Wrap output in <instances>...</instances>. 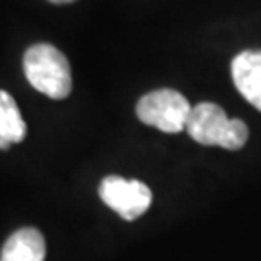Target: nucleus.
<instances>
[{
    "label": "nucleus",
    "instance_id": "nucleus-1",
    "mask_svg": "<svg viewBox=\"0 0 261 261\" xmlns=\"http://www.w3.org/2000/svg\"><path fill=\"white\" fill-rule=\"evenodd\" d=\"M186 130L190 138L201 145H217L228 151L242 149L250 136L246 122L228 118L226 112L215 103H199L192 107Z\"/></svg>",
    "mask_w": 261,
    "mask_h": 261
},
{
    "label": "nucleus",
    "instance_id": "nucleus-2",
    "mask_svg": "<svg viewBox=\"0 0 261 261\" xmlns=\"http://www.w3.org/2000/svg\"><path fill=\"white\" fill-rule=\"evenodd\" d=\"M23 72L37 91L50 99H66L72 91L70 64L60 50L47 43H39L25 50Z\"/></svg>",
    "mask_w": 261,
    "mask_h": 261
},
{
    "label": "nucleus",
    "instance_id": "nucleus-3",
    "mask_svg": "<svg viewBox=\"0 0 261 261\" xmlns=\"http://www.w3.org/2000/svg\"><path fill=\"white\" fill-rule=\"evenodd\" d=\"M192 107L182 93L174 89H157L143 95L136 112L138 118L147 126H153L165 134H178L186 130V122Z\"/></svg>",
    "mask_w": 261,
    "mask_h": 261
},
{
    "label": "nucleus",
    "instance_id": "nucleus-4",
    "mask_svg": "<svg viewBox=\"0 0 261 261\" xmlns=\"http://www.w3.org/2000/svg\"><path fill=\"white\" fill-rule=\"evenodd\" d=\"M99 196L112 211L120 215L124 221H136L151 205V190L140 180H126L122 176L103 178L99 186Z\"/></svg>",
    "mask_w": 261,
    "mask_h": 261
},
{
    "label": "nucleus",
    "instance_id": "nucleus-5",
    "mask_svg": "<svg viewBox=\"0 0 261 261\" xmlns=\"http://www.w3.org/2000/svg\"><path fill=\"white\" fill-rule=\"evenodd\" d=\"M236 89L261 112V50H244L230 66Z\"/></svg>",
    "mask_w": 261,
    "mask_h": 261
},
{
    "label": "nucleus",
    "instance_id": "nucleus-6",
    "mask_svg": "<svg viewBox=\"0 0 261 261\" xmlns=\"http://www.w3.org/2000/svg\"><path fill=\"white\" fill-rule=\"evenodd\" d=\"M47 255V246H45V238L39 232L37 228H19L10 236L2 253H0V261H45Z\"/></svg>",
    "mask_w": 261,
    "mask_h": 261
},
{
    "label": "nucleus",
    "instance_id": "nucleus-7",
    "mask_svg": "<svg viewBox=\"0 0 261 261\" xmlns=\"http://www.w3.org/2000/svg\"><path fill=\"white\" fill-rule=\"evenodd\" d=\"M28 134V126L21 118L16 101L10 93L0 91V149H8L12 143H19Z\"/></svg>",
    "mask_w": 261,
    "mask_h": 261
},
{
    "label": "nucleus",
    "instance_id": "nucleus-8",
    "mask_svg": "<svg viewBox=\"0 0 261 261\" xmlns=\"http://www.w3.org/2000/svg\"><path fill=\"white\" fill-rule=\"evenodd\" d=\"M53 4H70V2H75V0H48Z\"/></svg>",
    "mask_w": 261,
    "mask_h": 261
}]
</instances>
